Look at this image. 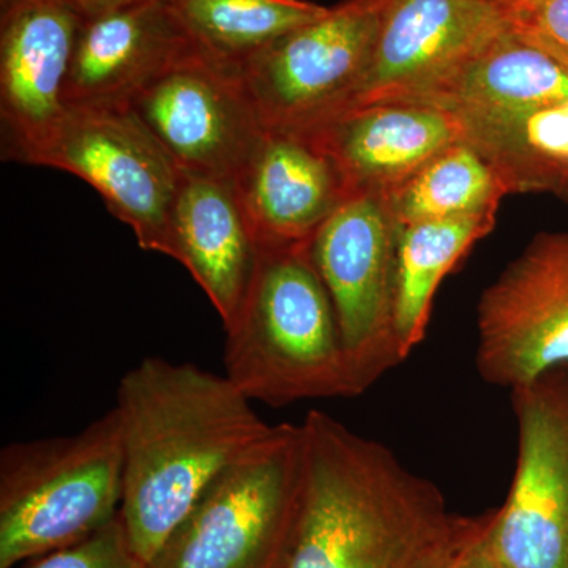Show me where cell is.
I'll return each mask as SVG.
<instances>
[{
	"mask_svg": "<svg viewBox=\"0 0 568 568\" xmlns=\"http://www.w3.org/2000/svg\"><path fill=\"white\" fill-rule=\"evenodd\" d=\"M301 425V499L276 568H447L459 515L436 484L324 410Z\"/></svg>",
	"mask_w": 568,
	"mask_h": 568,
	"instance_id": "obj_1",
	"label": "cell"
},
{
	"mask_svg": "<svg viewBox=\"0 0 568 568\" xmlns=\"http://www.w3.org/2000/svg\"><path fill=\"white\" fill-rule=\"evenodd\" d=\"M115 413L123 448L121 518L145 564L213 478L271 433L226 376L145 357L122 376Z\"/></svg>",
	"mask_w": 568,
	"mask_h": 568,
	"instance_id": "obj_2",
	"label": "cell"
},
{
	"mask_svg": "<svg viewBox=\"0 0 568 568\" xmlns=\"http://www.w3.org/2000/svg\"><path fill=\"white\" fill-rule=\"evenodd\" d=\"M224 332V376L250 402L282 407L358 396L310 242L260 248L248 293Z\"/></svg>",
	"mask_w": 568,
	"mask_h": 568,
	"instance_id": "obj_3",
	"label": "cell"
},
{
	"mask_svg": "<svg viewBox=\"0 0 568 568\" xmlns=\"http://www.w3.org/2000/svg\"><path fill=\"white\" fill-rule=\"evenodd\" d=\"M123 448L114 407L70 436L0 452V568L99 532L121 511Z\"/></svg>",
	"mask_w": 568,
	"mask_h": 568,
	"instance_id": "obj_4",
	"label": "cell"
},
{
	"mask_svg": "<svg viewBox=\"0 0 568 568\" xmlns=\"http://www.w3.org/2000/svg\"><path fill=\"white\" fill-rule=\"evenodd\" d=\"M304 476L302 425L280 424L222 470L149 568H276Z\"/></svg>",
	"mask_w": 568,
	"mask_h": 568,
	"instance_id": "obj_5",
	"label": "cell"
},
{
	"mask_svg": "<svg viewBox=\"0 0 568 568\" xmlns=\"http://www.w3.org/2000/svg\"><path fill=\"white\" fill-rule=\"evenodd\" d=\"M396 235L387 194L353 193L310 242L358 395L405 362L394 323Z\"/></svg>",
	"mask_w": 568,
	"mask_h": 568,
	"instance_id": "obj_6",
	"label": "cell"
},
{
	"mask_svg": "<svg viewBox=\"0 0 568 568\" xmlns=\"http://www.w3.org/2000/svg\"><path fill=\"white\" fill-rule=\"evenodd\" d=\"M88 182L145 252L173 257V212L183 173L130 108H67L33 155Z\"/></svg>",
	"mask_w": 568,
	"mask_h": 568,
	"instance_id": "obj_7",
	"label": "cell"
},
{
	"mask_svg": "<svg viewBox=\"0 0 568 568\" xmlns=\"http://www.w3.org/2000/svg\"><path fill=\"white\" fill-rule=\"evenodd\" d=\"M383 3L343 0L242 67L265 129L308 132L345 110L372 62Z\"/></svg>",
	"mask_w": 568,
	"mask_h": 568,
	"instance_id": "obj_8",
	"label": "cell"
},
{
	"mask_svg": "<svg viewBox=\"0 0 568 568\" xmlns=\"http://www.w3.org/2000/svg\"><path fill=\"white\" fill-rule=\"evenodd\" d=\"M518 457L488 538L507 568H568V369L510 390Z\"/></svg>",
	"mask_w": 568,
	"mask_h": 568,
	"instance_id": "obj_9",
	"label": "cell"
},
{
	"mask_svg": "<svg viewBox=\"0 0 568 568\" xmlns=\"http://www.w3.org/2000/svg\"><path fill=\"white\" fill-rule=\"evenodd\" d=\"M476 368L508 390L568 368V231L540 233L477 305Z\"/></svg>",
	"mask_w": 568,
	"mask_h": 568,
	"instance_id": "obj_10",
	"label": "cell"
},
{
	"mask_svg": "<svg viewBox=\"0 0 568 568\" xmlns=\"http://www.w3.org/2000/svg\"><path fill=\"white\" fill-rule=\"evenodd\" d=\"M130 110L183 174L237 179L265 132L241 71L194 47Z\"/></svg>",
	"mask_w": 568,
	"mask_h": 568,
	"instance_id": "obj_11",
	"label": "cell"
},
{
	"mask_svg": "<svg viewBox=\"0 0 568 568\" xmlns=\"http://www.w3.org/2000/svg\"><path fill=\"white\" fill-rule=\"evenodd\" d=\"M504 31L493 0H384L372 62L345 110L416 103Z\"/></svg>",
	"mask_w": 568,
	"mask_h": 568,
	"instance_id": "obj_12",
	"label": "cell"
},
{
	"mask_svg": "<svg viewBox=\"0 0 568 568\" xmlns=\"http://www.w3.org/2000/svg\"><path fill=\"white\" fill-rule=\"evenodd\" d=\"M82 21L67 0H0L3 159L31 163L61 123Z\"/></svg>",
	"mask_w": 568,
	"mask_h": 568,
	"instance_id": "obj_13",
	"label": "cell"
},
{
	"mask_svg": "<svg viewBox=\"0 0 568 568\" xmlns=\"http://www.w3.org/2000/svg\"><path fill=\"white\" fill-rule=\"evenodd\" d=\"M192 48L168 0H142L84 20L63 102L67 108H130Z\"/></svg>",
	"mask_w": 568,
	"mask_h": 568,
	"instance_id": "obj_14",
	"label": "cell"
},
{
	"mask_svg": "<svg viewBox=\"0 0 568 568\" xmlns=\"http://www.w3.org/2000/svg\"><path fill=\"white\" fill-rule=\"evenodd\" d=\"M302 133L334 160L349 194H390L467 134L457 115L422 103L347 108Z\"/></svg>",
	"mask_w": 568,
	"mask_h": 568,
	"instance_id": "obj_15",
	"label": "cell"
},
{
	"mask_svg": "<svg viewBox=\"0 0 568 568\" xmlns=\"http://www.w3.org/2000/svg\"><path fill=\"white\" fill-rule=\"evenodd\" d=\"M235 183L260 248L308 244L349 196L334 160L291 130L265 129Z\"/></svg>",
	"mask_w": 568,
	"mask_h": 568,
	"instance_id": "obj_16",
	"label": "cell"
},
{
	"mask_svg": "<svg viewBox=\"0 0 568 568\" xmlns=\"http://www.w3.org/2000/svg\"><path fill=\"white\" fill-rule=\"evenodd\" d=\"M416 103L457 115L467 140L568 110V71L506 29Z\"/></svg>",
	"mask_w": 568,
	"mask_h": 568,
	"instance_id": "obj_17",
	"label": "cell"
},
{
	"mask_svg": "<svg viewBox=\"0 0 568 568\" xmlns=\"http://www.w3.org/2000/svg\"><path fill=\"white\" fill-rule=\"evenodd\" d=\"M171 233L173 260L200 284L227 327L248 293L260 257L234 179L183 174Z\"/></svg>",
	"mask_w": 568,
	"mask_h": 568,
	"instance_id": "obj_18",
	"label": "cell"
},
{
	"mask_svg": "<svg viewBox=\"0 0 568 568\" xmlns=\"http://www.w3.org/2000/svg\"><path fill=\"white\" fill-rule=\"evenodd\" d=\"M497 213L429 220L398 226L395 335L405 361L426 336L440 283L496 226Z\"/></svg>",
	"mask_w": 568,
	"mask_h": 568,
	"instance_id": "obj_19",
	"label": "cell"
},
{
	"mask_svg": "<svg viewBox=\"0 0 568 568\" xmlns=\"http://www.w3.org/2000/svg\"><path fill=\"white\" fill-rule=\"evenodd\" d=\"M517 182L487 153L463 140L433 156L413 178L387 194L398 226L429 220L497 213Z\"/></svg>",
	"mask_w": 568,
	"mask_h": 568,
	"instance_id": "obj_20",
	"label": "cell"
},
{
	"mask_svg": "<svg viewBox=\"0 0 568 568\" xmlns=\"http://www.w3.org/2000/svg\"><path fill=\"white\" fill-rule=\"evenodd\" d=\"M194 47L241 71L250 59L328 7L310 0H168Z\"/></svg>",
	"mask_w": 568,
	"mask_h": 568,
	"instance_id": "obj_21",
	"label": "cell"
},
{
	"mask_svg": "<svg viewBox=\"0 0 568 568\" xmlns=\"http://www.w3.org/2000/svg\"><path fill=\"white\" fill-rule=\"evenodd\" d=\"M517 39L568 71V0H493Z\"/></svg>",
	"mask_w": 568,
	"mask_h": 568,
	"instance_id": "obj_22",
	"label": "cell"
},
{
	"mask_svg": "<svg viewBox=\"0 0 568 568\" xmlns=\"http://www.w3.org/2000/svg\"><path fill=\"white\" fill-rule=\"evenodd\" d=\"M22 568H149L134 552L121 518L112 519L99 532L69 548L29 560Z\"/></svg>",
	"mask_w": 568,
	"mask_h": 568,
	"instance_id": "obj_23",
	"label": "cell"
},
{
	"mask_svg": "<svg viewBox=\"0 0 568 568\" xmlns=\"http://www.w3.org/2000/svg\"><path fill=\"white\" fill-rule=\"evenodd\" d=\"M489 514L459 515L457 541L447 568H507L493 551L488 538Z\"/></svg>",
	"mask_w": 568,
	"mask_h": 568,
	"instance_id": "obj_24",
	"label": "cell"
},
{
	"mask_svg": "<svg viewBox=\"0 0 568 568\" xmlns=\"http://www.w3.org/2000/svg\"><path fill=\"white\" fill-rule=\"evenodd\" d=\"M67 2L81 14L82 20H91L100 14L142 2V0H67Z\"/></svg>",
	"mask_w": 568,
	"mask_h": 568,
	"instance_id": "obj_25",
	"label": "cell"
},
{
	"mask_svg": "<svg viewBox=\"0 0 568 568\" xmlns=\"http://www.w3.org/2000/svg\"><path fill=\"white\" fill-rule=\"evenodd\" d=\"M551 192L559 193L560 196L568 200V153L559 156L558 162H556Z\"/></svg>",
	"mask_w": 568,
	"mask_h": 568,
	"instance_id": "obj_26",
	"label": "cell"
},
{
	"mask_svg": "<svg viewBox=\"0 0 568 568\" xmlns=\"http://www.w3.org/2000/svg\"><path fill=\"white\" fill-rule=\"evenodd\" d=\"M568 369V368H567Z\"/></svg>",
	"mask_w": 568,
	"mask_h": 568,
	"instance_id": "obj_27",
	"label": "cell"
}]
</instances>
